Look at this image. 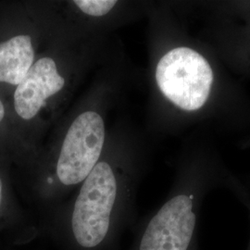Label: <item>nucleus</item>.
Segmentation results:
<instances>
[{"mask_svg":"<svg viewBox=\"0 0 250 250\" xmlns=\"http://www.w3.org/2000/svg\"><path fill=\"white\" fill-rule=\"evenodd\" d=\"M226 189L228 191H230L232 195L236 197V199L241 203L242 205L246 208L247 212L249 215L250 227V193L249 192V190L244 187L240 178L237 175H235L234 173H232L231 178L229 180ZM247 250H250V239H249Z\"/></svg>","mask_w":250,"mask_h":250,"instance_id":"obj_10","label":"nucleus"},{"mask_svg":"<svg viewBox=\"0 0 250 250\" xmlns=\"http://www.w3.org/2000/svg\"><path fill=\"white\" fill-rule=\"evenodd\" d=\"M197 36L205 41L238 78L250 79V27L222 19L199 16Z\"/></svg>","mask_w":250,"mask_h":250,"instance_id":"obj_5","label":"nucleus"},{"mask_svg":"<svg viewBox=\"0 0 250 250\" xmlns=\"http://www.w3.org/2000/svg\"><path fill=\"white\" fill-rule=\"evenodd\" d=\"M167 24L170 45L159 53L153 80L171 124L250 148V92L205 41L175 21Z\"/></svg>","mask_w":250,"mask_h":250,"instance_id":"obj_1","label":"nucleus"},{"mask_svg":"<svg viewBox=\"0 0 250 250\" xmlns=\"http://www.w3.org/2000/svg\"><path fill=\"white\" fill-rule=\"evenodd\" d=\"M75 5L85 14L100 17L104 16L113 9L117 1L114 0H76Z\"/></svg>","mask_w":250,"mask_h":250,"instance_id":"obj_9","label":"nucleus"},{"mask_svg":"<svg viewBox=\"0 0 250 250\" xmlns=\"http://www.w3.org/2000/svg\"><path fill=\"white\" fill-rule=\"evenodd\" d=\"M241 180L242 184L244 185V187L247 188L249 190V192L250 193V173L245 175L244 177H239Z\"/></svg>","mask_w":250,"mask_h":250,"instance_id":"obj_11","label":"nucleus"},{"mask_svg":"<svg viewBox=\"0 0 250 250\" xmlns=\"http://www.w3.org/2000/svg\"><path fill=\"white\" fill-rule=\"evenodd\" d=\"M2 201H3V181L0 177V209L2 207Z\"/></svg>","mask_w":250,"mask_h":250,"instance_id":"obj_12","label":"nucleus"},{"mask_svg":"<svg viewBox=\"0 0 250 250\" xmlns=\"http://www.w3.org/2000/svg\"><path fill=\"white\" fill-rule=\"evenodd\" d=\"M136 170L121 176L99 161L81 184L72 205L40 221V236L59 250H119L123 234L136 226L132 190Z\"/></svg>","mask_w":250,"mask_h":250,"instance_id":"obj_3","label":"nucleus"},{"mask_svg":"<svg viewBox=\"0 0 250 250\" xmlns=\"http://www.w3.org/2000/svg\"><path fill=\"white\" fill-rule=\"evenodd\" d=\"M35 52L29 36H14L0 43V83L17 85L34 65Z\"/></svg>","mask_w":250,"mask_h":250,"instance_id":"obj_7","label":"nucleus"},{"mask_svg":"<svg viewBox=\"0 0 250 250\" xmlns=\"http://www.w3.org/2000/svg\"><path fill=\"white\" fill-rule=\"evenodd\" d=\"M232 174L214 137L193 132L182 153L169 197L136 224L129 250H199L203 203L216 189L226 188Z\"/></svg>","mask_w":250,"mask_h":250,"instance_id":"obj_2","label":"nucleus"},{"mask_svg":"<svg viewBox=\"0 0 250 250\" xmlns=\"http://www.w3.org/2000/svg\"><path fill=\"white\" fill-rule=\"evenodd\" d=\"M65 80L51 58L38 60L17 86L14 107L19 116L31 120L45 105L46 99L62 89Z\"/></svg>","mask_w":250,"mask_h":250,"instance_id":"obj_6","label":"nucleus"},{"mask_svg":"<svg viewBox=\"0 0 250 250\" xmlns=\"http://www.w3.org/2000/svg\"><path fill=\"white\" fill-rule=\"evenodd\" d=\"M4 116H5V108H4V106L1 102V100H0V123L3 120Z\"/></svg>","mask_w":250,"mask_h":250,"instance_id":"obj_13","label":"nucleus"},{"mask_svg":"<svg viewBox=\"0 0 250 250\" xmlns=\"http://www.w3.org/2000/svg\"><path fill=\"white\" fill-rule=\"evenodd\" d=\"M105 142V124L95 111H85L69 128L53 173L43 182L42 196L52 197L61 190L81 185L99 163Z\"/></svg>","mask_w":250,"mask_h":250,"instance_id":"obj_4","label":"nucleus"},{"mask_svg":"<svg viewBox=\"0 0 250 250\" xmlns=\"http://www.w3.org/2000/svg\"><path fill=\"white\" fill-rule=\"evenodd\" d=\"M187 6L197 17L222 19L250 27V0H203L189 2Z\"/></svg>","mask_w":250,"mask_h":250,"instance_id":"obj_8","label":"nucleus"}]
</instances>
